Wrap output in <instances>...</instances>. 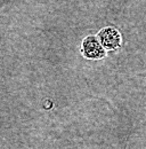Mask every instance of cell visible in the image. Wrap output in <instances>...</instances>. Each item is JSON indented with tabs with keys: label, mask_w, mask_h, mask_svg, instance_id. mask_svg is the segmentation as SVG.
<instances>
[{
	"label": "cell",
	"mask_w": 146,
	"mask_h": 149,
	"mask_svg": "<svg viewBox=\"0 0 146 149\" xmlns=\"http://www.w3.org/2000/svg\"><path fill=\"white\" fill-rule=\"evenodd\" d=\"M80 53L86 60L98 61V60H104L107 56L109 52L103 47L97 36L88 35L81 41Z\"/></svg>",
	"instance_id": "cell-1"
},
{
	"label": "cell",
	"mask_w": 146,
	"mask_h": 149,
	"mask_svg": "<svg viewBox=\"0 0 146 149\" xmlns=\"http://www.w3.org/2000/svg\"><path fill=\"white\" fill-rule=\"evenodd\" d=\"M96 36L107 52H118L122 46V35L115 26H104Z\"/></svg>",
	"instance_id": "cell-2"
}]
</instances>
